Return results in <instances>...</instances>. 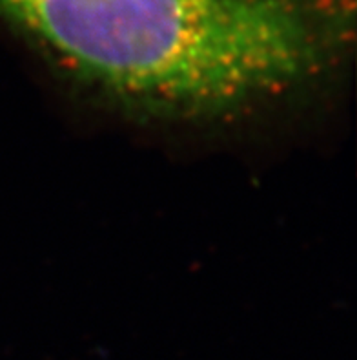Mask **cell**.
Returning a JSON list of instances; mask_svg holds the SVG:
<instances>
[{
	"mask_svg": "<svg viewBox=\"0 0 357 360\" xmlns=\"http://www.w3.org/2000/svg\"><path fill=\"white\" fill-rule=\"evenodd\" d=\"M0 18L115 105L195 123L317 86L352 30L349 0H0Z\"/></svg>",
	"mask_w": 357,
	"mask_h": 360,
	"instance_id": "6da1fadb",
	"label": "cell"
}]
</instances>
